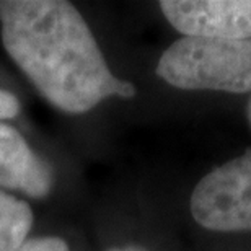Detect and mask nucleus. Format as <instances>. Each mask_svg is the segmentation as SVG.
<instances>
[{
  "label": "nucleus",
  "instance_id": "obj_1",
  "mask_svg": "<svg viewBox=\"0 0 251 251\" xmlns=\"http://www.w3.org/2000/svg\"><path fill=\"white\" fill-rule=\"evenodd\" d=\"M2 41L38 92L64 113L82 114L109 97L132 98L114 77L87 22L65 0H0Z\"/></svg>",
  "mask_w": 251,
  "mask_h": 251
},
{
  "label": "nucleus",
  "instance_id": "obj_2",
  "mask_svg": "<svg viewBox=\"0 0 251 251\" xmlns=\"http://www.w3.org/2000/svg\"><path fill=\"white\" fill-rule=\"evenodd\" d=\"M157 75L175 88L251 92V39L183 36L162 54Z\"/></svg>",
  "mask_w": 251,
  "mask_h": 251
},
{
  "label": "nucleus",
  "instance_id": "obj_3",
  "mask_svg": "<svg viewBox=\"0 0 251 251\" xmlns=\"http://www.w3.org/2000/svg\"><path fill=\"white\" fill-rule=\"evenodd\" d=\"M191 214L214 232H251V149L215 167L196 184Z\"/></svg>",
  "mask_w": 251,
  "mask_h": 251
},
{
  "label": "nucleus",
  "instance_id": "obj_4",
  "mask_svg": "<svg viewBox=\"0 0 251 251\" xmlns=\"http://www.w3.org/2000/svg\"><path fill=\"white\" fill-rule=\"evenodd\" d=\"M160 8L183 36L251 39V0H162Z\"/></svg>",
  "mask_w": 251,
  "mask_h": 251
},
{
  "label": "nucleus",
  "instance_id": "obj_5",
  "mask_svg": "<svg viewBox=\"0 0 251 251\" xmlns=\"http://www.w3.org/2000/svg\"><path fill=\"white\" fill-rule=\"evenodd\" d=\"M0 188L18 189L29 198H46L52 170L39 158L17 129L0 123Z\"/></svg>",
  "mask_w": 251,
  "mask_h": 251
},
{
  "label": "nucleus",
  "instance_id": "obj_6",
  "mask_svg": "<svg viewBox=\"0 0 251 251\" xmlns=\"http://www.w3.org/2000/svg\"><path fill=\"white\" fill-rule=\"evenodd\" d=\"M28 202L0 191V251H20L33 225Z\"/></svg>",
  "mask_w": 251,
  "mask_h": 251
},
{
  "label": "nucleus",
  "instance_id": "obj_7",
  "mask_svg": "<svg viewBox=\"0 0 251 251\" xmlns=\"http://www.w3.org/2000/svg\"><path fill=\"white\" fill-rule=\"evenodd\" d=\"M20 251H69L67 243L57 237L33 238L23 245Z\"/></svg>",
  "mask_w": 251,
  "mask_h": 251
},
{
  "label": "nucleus",
  "instance_id": "obj_8",
  "mask_svg": "<svg viewBox=\"0 0 251 251\" xmlns=\"http://www.w3.org/2000/svg\"><path fill=\"white\" fill-rule=\"evenodd\" d=\"M20 101L13 93L7 90H0V121L2 119H12L18 116L20 113Z\"/></svg>",
  "mask_w": 251,
  "mask_h": 251
},
{
  "label": "nucleus",
  "instance_id": "obj_9",
  "mask_svg": "<svg viewBox=\"0 0 251 251\" xmlns=\"http://www.w3.org/2000/svg\"><path fill=\"white\" fill-rule=\"evenodd\" d=\"M108 251H147L144 248L137 247V245H126V247H118V248H111Z\"/></svg>",
  "mask_w": 251,
  "mask_h": 251
},
{
  "label": "nucleus",
  "instance_id": "obj_10",
  "mask_svg": "<svg viewBox=\"0 0 251 251\" xmlns=\"http://www.w3.org/2000/svg\"><path fill=\"white\" fill-rule=\"evenodd\" d=\"M247 118H248V123L251 126V98H250V101L247 104Z\"/></svg>",
  "mask_w": 251,
  "mask_h": 251
}]
</instances>
